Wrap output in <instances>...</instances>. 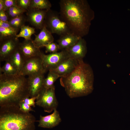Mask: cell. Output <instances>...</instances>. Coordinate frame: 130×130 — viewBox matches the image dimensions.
Masks as SVG:
<instances>
[{"instance_id": "obj_1", "label": "cell", "mask_w": 130, "mask_h": 130, "mask_svg": "<svg viewBox=\"0 0 130 130\" xmlns=\"http://www.w3.org/2000/svg\"><path fill=\"white\" fill-rule=\"evenodd\" d=\"M60 15L71 32L80 37L87 35L95 13L86 0H61Z\"/></svg>"}, {"instance_id": "obj_2", "label": "cell", "mask_w": 130, "mask_h": 130, "mask_svg": "<svg viewBox=\"0 0 130 130\" xmlns=\"http://www.w3.org/2000/svg\"><path fill=\"white\" fill-rule=\"evenodd\" d=\"M78 61L72 72L60 80L61 85L72 98L87 95L93 89L94 75L91 67L83 60Z\"/></svg>"}, {"instance_id": "obj_3", "label": "cell", "mask_w": 130, "mask_h": 130, "mask_svg": "<svg viewBox=\"0 0 130 130\" xmlns=\"http://www.w3.org/2000/svg\"><path fill=\"white\" fill-rule=\"evenodd\" d=\"M29 97L27 79L25 76L0 73V107L19 106L20 102Z\"/></svg>"}, {"instance_id": "obj_4", "label": "cell", "mask_w": 130, "mask_h": 130, "mask_svg": "<svg viewBox=\"0 0 130 130\" xmlns=\"http://www.w3.org/2000/svg\"><path fill=\"white\" fill-rule=\"evenodd\" d=\"M36 121L33 115L22 111L19 106L0 107V130H35Z\"/></svg>"}, {"instance_id": "obj_5", "label": "cell", "mask_w": 130, "mask_h": 130, "mask_svg": "<svg viewBox=\"0 0 130 130\" xmlns=\"http://www.w3.org/2000/svg\"><path fill=\"white\" fill-rule=\"evenodd\" d=\"M44 26L52 34L60 36L72 32L59 13L51 9L47 12Z\"/></svg>"}, {"instance_id": "obj_6", "label": "cell", "mask_w": 130, "mask_h": 130, "mask_svg": "<svg viewBox=\"0 0 130 130\" xmlns=\"http://www.w3.org/2000/svg\"><path fill=\"white\" fill-rule=\"evenodd\" d=\"M36 100V105L43 108L45 112L51 113L56 109L58 103L55 96L54 86L49 88H44Z\"/></svg>"}, {"instance_id": "obj_7", "label": "cell", "mask_w": 130, "mask_h": 130, "mask_svg": "<svg viewBox=\"0 0 130 130\" xmlns=\"http://www.w3.org/2000/svg\"><path fill=\"white\" fill-rule=\"evenodd\" d=\"M46 71L40 56L35 57L26 60L20 74L29 76L44 74Z\"/></svg>"}, {"instance_id": "obj_8", "label": "cell", "mask_w": 130, "mask_h": 130, "mask_svg": "<svg viewBox=\"0 0 130 130\" xmlns=\"http://www.w3.org/2000/svg\"><path fill=\"white\" fill-rule=\"evenodd\" d=\"M40 57L46 71H49L57 66L69 58L65 50L46 55L42 52Z\"/></svg>"}, {"instance_id": "obj_9", "label": "cell", "mask_w": 130, "mask_h": 130, "mask_svg": "<svg viewBox=\"0 0 130 130\" xmlns=\"http://www.w3.org/2000/svg\"><path fill=\"white\" fill-rule=\"evenodd\" d=\"M20 42L16 37L0 41V61L9 59L11 55L19 48Z\"/></svg>"}, {"instance_id": "obj_10", "label": "cell", "mask_w": 130, "mask_h": 130, "mask_svg": "<svg viewBox=\"0 0 130 130\" xmlns=\"http://www.w3.org/2000/svg\"><path fill=\"white\" fill-rule=\"evenodd\" d=\"M47 10L29 8L26 11L27 20L36 28L41 30L44 26Z\"/></svg>"}, {"instance_id": "obj_11", "label": "cell", "mask_w": 130, "mask_h": 130, "mask_svg": "<svg viewBox=\"0 0 130 130\" xmlns=\"http://www.w3.org/2000/svg\"><path fill=\"white\" fill-rule=\"evenodd\" d=\"M65 50L69 58L78 61L82 60L87 52L86 41L83 38L81 37L75 44Z\"/></svg>"}, {"instance_id": "obj_12", "label": "cell", "mask_w": 130, "mask_h": 130, "mask_svg": "<svg viewBox=\"0 0 130 130\" xmlns=\"http://www.w3.org/2000/svg\"><path fill=\"white\" fill-rule=\"evenodd\" d=\"M19 48L26 60L31 58L40 56L42 53L39 48L35 46L31 39H25L20 42Z\"/></svg>"}, {"instance_id": "obj_13", "label": "cell", "mask_w": 130, "mask_h": 130, "mask_svg": "<svg viewBox=\"0 0 130 130\" xmlns=\"http://www.w3.org/2000/svg\"><path fill=\"white\" fill-rule=\"evenodd\" d=\"M79 61L75 59L69 58L56 68L49 71L53 72L60 77H65L72 72L78 65Z\"/></svg>"}, {"instance_id": "obj_14", "label": "cell", "mask_w": 130, "mask_h": 130, "mask_svg": "<svg viewBox=\"0 0 130 130\" xmlns=\"http://www.w3.org/2000/svg\"><path fill=\"white\" fill-rule=\"evenodd\" d=\"M43 74L28 76L27 78L30 97L37 96L44 87Z\"/></svg>"}, {"instance_id": "obj_15", "label": "cell", "mask_w": 130, "mask_h": 130, "mask_svg": "<svg viewBox=\"0 0 130 130\" xmlns=\"http://www.w3.org/2000/svg\"><path fill=\"white\" fill-rule=\"evenodd\" d=\"M61 120L58 112L55 109L51 114L46 116L40 115L38 126L45 128H52L58 125Z\"/></svg>"}, {"instance_id": "obj_16", "label": "cell", "mask_w": 130, "mask_h": 130, "mask_svg": "<svg viewBox=\"0 0 130 130\" xmlns=\"http://www.w3.org/2000/svg\"><path fill=\"white\" fill-rule=\"evenodd\" d=\"M35 38L33 42L37 47L39 48L53 42L54 38L52 34L44 26L39 33L35 34Z\"/></svg>"}, {"instance_id": "obj_17", "label": "cell", "mask_w": 130, "mask_h": 130, "mask_svg": "<svg viewBox=\"0 0 130 130\" xmlns=\"http://www.w3.org/2000/svg\"><path fill=\"white\" fill-rule=\"evenodd\" d=\"M80 38L72 32L60 36L57 41L60 50H65L71 47L75 44Z\"/></svg>"}, {"instance_id": "obj_18", "label": "cell", "mask_w": 130, "mask_h": 130, "mask_svg": "<svg viewBox=\"0 0 130 130\" xmlns=\"http://www.w3.org/2000/svg\"><path fill=\"white\" fill-rule=\"evenodd\" d=\"M9 59L10 60L20 74L26 60L18 48L11 55Z\"/></svg>"}, {"instance_id": "obj_19", "label": "cell", "mask_w": 130, "mask_h": 130, "mask_svg": "<svg viewBox=\"0 0 130 130\" xmlns=\"http://www.w3.org/2000/svg\"><path fill=\"white\" fill-rule=\"evenodd\" d=\"M52 4L48 0H31L29 8H35L42 10L51 9Z\"/></svg>"}, {"instance_id": "obj_20", "label": "cell", "mask_w": 130, "mask_h": 130, "mask_svg": "<svg viewBox=\"0 0 130 130\" xmlns=\"http://www.w3.org/2000/svg\"><path fill=\"white\" fill-rule=\"evenodd\" d=\"M19 30L13 27L6 28L0 27V41L16 37Z\"/></svg>"}, {"instance_id": "obj_21", "label": "cell", "mask_w": 130, "mask_h": 130, "mask_svg": "<svg viewBox=\"0 0 130 130\" xmlns=\"http://www.w3.org/2000/svg\"><path fill=\"white\" fill-rule=\"evenodd\" d=\"M0 72L7 75L19 74L16 68L9 59L6 61L4 65L0 67Z\"/></svg>"}, {"instance_id": "obj_22", "label": "cell", "mask_w": 130, "mask_h": 130, "mask_svg": "<svg viewBox=\"0 0 130 130\" xmlns=\"http://www.w3.org/2000/svg\"><path fill=\"white\" fill-rule=\"evenodd\" d=\"M20 29V32L16 36V38H17L22 37L25 40H30L31 39L32 35L35 32L34 28L28 26L23 25Z\"/></svg>"}, {"instance_id": "obj_23", "label": "cell", "mask_w": 130, "mask_h": 130, "mask_svg": "<svg viewBox=\"0 0 130 130\" xmlns=\"http://www.w3.org/2000/svg\"><path fill=\"white\" fill-rule=\"evenodd\" d=\"M27 20L26 17L23 14L10 20L8 22L12 27L20 29L25 25Z\"/></svg>"}, {"instance_id": "obj_24", "label": "cell", "mask_w": 130, "mask_h": 130, "mask_svg": "<svg viewBox=\"0 0 130 130\" xmlns=\"http://www.w3.org/2000/svg\"><path fill=\"white\" fill-rule=\"evenodd\" d=\"M59 76L56 73L51 71H49L47 77L45 78L44 81V87L49 88L53 86L54 84Z\"/></svg>"}, {"instance_id": "obj_25", "label": "cell", "mask_w": 130, "mask_h": 130, "mask_svg": "<svg viewBox=\"0 0 130 130\" xmlns=\"http://www.w3.org/2000/svg\"><path fill=\"white\" fill-rule=\"evenodd\" d=\"M44 47L45 48L46 53H55L60 50L58 44L53 42L46 45Z\"/></svg>"}, {"instance_id": "obj_26", "label": "cell", "mask_w": 130, "mask_h": 130, "mask_svg": "<svg viewBox=\"0 0 130 130\" xmlns=\"http://www.w3.org/2000/svg\"><path fill=\"white\" fill-rule=\"evenodd\" d=\"M31 0H17L16 5L27 11L30 6Z\"/></svg>"}, {"instance_id": "obj_27", "label": "cell", "mask_w": 130, "mask_h": 130, "mask_svg": "<svg viewBox=\"0 0 130 130\" xmlns=\"http://www.w3.org/2000/svg\"><path fill=\"white\" fill-rule=\"evenodd\" d=\"M26 12V11L20 9L12 12H6L8 16L9 20H10L18 16L23 14L24 13Z\"/></svg>"}, {"instance_id": "obj_28", "label": "cell", "mask_w": 130, "mask_h": 130, "mask_svg": "<svg viewBox=\"0 0 130 130\" xmlns=\"http://www.w3.org/2000/svg\"><path fill=\"white\" fill-rule=\"evenodd\" d=\"M19 107L20 110L24 112L28 113L30 111H34L31 106L22 101L19 103Z\"/></svg>"}, {"instance_id": "obj_29", "label": "cell", "mask_w": 130, "mask_h": 130, "mask_svg": "<svg viewBox=\"0 0 130 130\" xmlns=\"http://www.w3.org/2000/svg\"><path fill=\"white\" fill-rule=\"evenodd\" d=\"M4 3L3 10L6 11L12 6L16 5L17 0H3Z\"/></svg>"}, {"instance_id": "obj_30", "label": "cell", "mask_w": 130, "mask_h": 130, "mask_svg": "<svg viewBox=\"0 0 130 130\" xmlns=\"http://www.w3.org/2000/svg\"><path fill=\"white\" fill-rule=\"evenodd\" d=\"M37 96L30 98H29V97L26 98L22 101L24 102L30 106H32L33 107H35L36 105L35 100H36Z\"/></svg>"}, {"instance_id": "obj_31", "label": "cell", "mask_w": 130, "mask_h": 130, "mask_svg": "<svg viewBox=\"0 0 130 130\" xmlns=\"http://www.w3.org/2000/svg\"><path fill=\"white\" fill-rule=\"evenodd\" d=\"M0 20L5 22H8L9 20L7 13L4 10L0 11Z\"/></svg>"}, {"instance_id": "obj_32", "label": "cell", "mask_w": 130, "mask_h": 130, "mask_svg": "<svg viewBox=\"0 0 130 130\" xmlns=\"http://www.w3.org/2000/svg\"><path fill=\"white\" fill-rule=\"evenodd\" d=\"M0 27L6 28L13 27L8 22H4L1 20H0Z\"/></svg>"}, {"instance_id": "obj_33", "label": "cell", "mask_w": 130, "mask_h": 130, "mask_svg": "<svg viewBox=\"0 0 130 130\" xmlns=\"http://www.w3.org/2000/svg\"><path fill=\"white\" fill-rule=\"evenodd\" d=\"M21 9L17 5L13 6L9 8L6 11V12H10L20 10Z\"/></svg>"}, {"instance_id": "obj_34", "label": "cell", "mask_w": 130, "mask_h": 130, "mask_svg": "<svg viewBox=\"0 0 130 130\" xmlns=\"http://www.w3.org/2000/svg\"><path fill=\"white\" fill-rule=\"evenodd\" d=\"M4 5L3 0H0V11L3 10Z\"/></svg>"}]
</instances>
